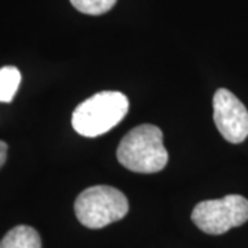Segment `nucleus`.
<instances>
[{"label": "nucleus", "instance_id": "nucleus-1", "mask_svg": "<svg viewBox=\"0 0 248 248\" xmlns=\"http://www.w3.org/2000/svg\"><path fill=\"white\" fill-rule=\"evenodd\" d=\"M119 163L134 172L155 174L167 166L169 152L163 131L153 124H142L125 134L117 148Z\"/></svg>", "mask_w": 248, "mask_h": 248}, {"label": "nucleus", "instance_id": "nucleus-2", "mask_svg": "<svg viewBox=\"0 0 248 248\" xmlns=\"http://www.w3.org/2000/svg\"><path fill=\"white\" fill-rule=\"evenodd\" d=\"M128 107V99L123 93L101 91L75 109L72 125L80 135L94 138L120 123L127 115Z\"/></svg>", "mask_w": 248, "mask_h": 248}, {"label": "nucleus", "instance_id": "nucleus-3", "mask_svg": "<svg viewBox=\"0 0 248 248\" xmlns=\"http://www.w3.org/2000/svg\"><path fill=\"white\" fill-rule=\"evenodd\" d=\"M127 213V197L113 186H91L83 190L75 202V214L78 219L90 229H102L123 219Z\"/></svg>", "mask_w": 248, "mask_h": 248}, {"label": "nucleus", "instance_id": "nucleus-4", "mask_svg": "<svg viewBox=\"0 0 248 248\" xmlns=\"http://www.w3.org/2000/svg\"><path fill=\"white\" fill-rule=\"evenodd\" d=\"M192 221L207 234H223L248 221V200L240 195L204 200L193 208Z\"/></svg>", "mask_w": 248, "mask_h": 248}, {"label": "nucleus", "instance_id": "nucleus-5", "mask_svg": "<svg viewBox=\"0 0 248 248\" xmlns=\"http://www.w3.org/2000/svg\"><path fill=\"white\" fill-rule=\"evenodd\" d=\"M214 122L221 135L231 143H241L248 137V110L232 91L217 90L213 99Z\"/></svg>", "mask_w": 248, "mask_h": 248}, {"label": "nucleus", "instance_id": "nucleus-6", "mask_svg": "<svg viewBox=\"0 0 248 248\" xmlns=\"http://www.w3.org/2000/svg\"><path fill=\"white\" fill-rule=\"evenodd\" d=\"M0 248H42V239L33 228L19 225L6 233Z\"/></svg>", "mask_w": 248, "mask_h": 248}, {"label": "nucleus", "instance_id": "nucleus-7", "mask_svg": "<svg viewBox=\"0 0 248 248\" xmlns=\"http://www.w3.org/2000/svg\"><path fill=\"white\" fill-rule=\"evenodd\" d=\"M21 83V73L16 66L0 69V102H11Z\"/></svg>", "mask_w": 248, "mask_h": 248}, {"label": "nucleus", "instance_id": "nucleus-8", "mask_svg": "<svg viewBox=\"0 0 248 248\" xmlns=\"http://www.w3.org/2000/svg\"><path fill=\"white\" fill-rule=\"evenodd\" d=\"M116 1L117 0H71L75 9L90 16L105 14L115 6Z\"/></svg>", "mask_w": 248, "mask_h": 248}, {"label": "nucleus", "instance_id": "nucleus-9", "mask_svg": "<svg viewBox=\"0 0 248 248\" xmlns=\"http://www.w3.org/2000/svg\"><path fill=\"white\" fill-rule=\"evenodd\" d=\"M6 159H7V143L0 141V169L6 163Z\"/></svg>", "mask_w": 248, "mask_h": 248}]
</instances>
